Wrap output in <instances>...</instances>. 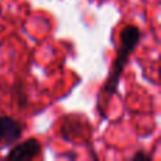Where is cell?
<instances>
[{
	"label": "cell",
	"instance_id": "obj_1",
	"mask_svg": "<svg viewBox=\"0 0 161 161\" xmlns=\"http://www.w3.org/2000/svg\"><path fill=\"white\" fill-rule=\"evenodd\" d=\"M140 38H142V33H140L139 27H136L133 24L123 27L122 33H120V48L117 51V57L114 59L112 74L109 76L108 82H106L105 88H103V92H106L108 96H112V95L116 93L120 76H122L123 71H125V67L127 64L129 58H130L131 53L140 42Z\"/></svg>",
	"mask_w": 161,
	"mask_h": 161
},
{
	"label": "cell",
	"instance_id": "obj_2",
	"mask_svg": "<svg viewBox=\"0 0 161 161\" xmlns=\"http://www.w3.org/2000/svg\"><path fill=\"white\" fill-rule=\"evenodd\" d=\"M40 154H41V143L36 137H30L25 142H21L14 146L7 153L6 158L14 161H27L36 158Z\"/></svg>",
	"mask_w": 161,
	"mask_h": 161
},
{
	"label": "cell",
	"instance_id": "obj_3",
	"mask_svg": "<svg viewBox=\"0 0 161 161\" xmlns=\"http://www.w3.org/2000/svg\"><path fill=\"white\" fill-rule=\"evenodd\" d=\"M23 134V126L20 122L10 116L0 117V143L2 144H11L17 142Z\"/></svg>",
	"mask_w": 161,
	"mask_h": 161
},
{
	"label": "cell",
	"instance_id": "obj_4",
	"mask_svg": "<svg viewBox=\"0 0 161 161\" xmlns=\"http://www.w3.org/2000/svg\"><path fill=\"white\" fill-rule=\"evenodd\" d=\"M151 160V156L144 151H137L133 157H131V161H150Z\"/></svg>",
	"mask_w": 161,
	"mask_h": 161
}]
</instances>
